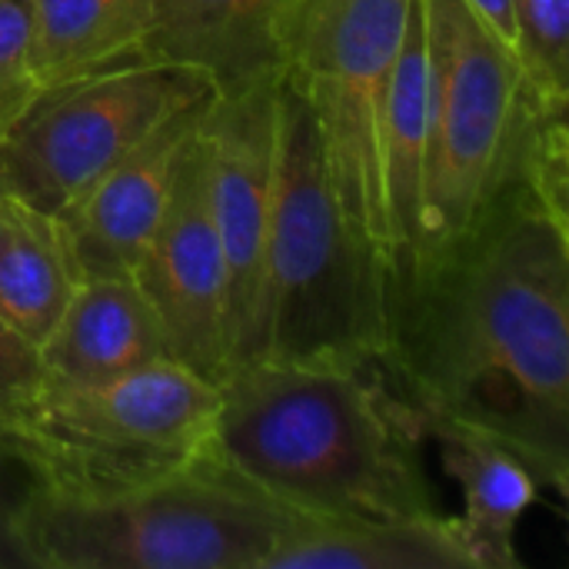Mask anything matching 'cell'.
Here are the masks:
<instances>
[{"label":"cell","mask_w":569,"mask_h":569,"mask_svg":"<svg viewBox=\"0 0 569 569\" xmlns=\"http://www.w3.org/2000/svg\"><path fill=\"white\" fill-rule=\"evenodd\" d=\"M387 377L423 420L507 443L569 487V220L517 183L397 297Z\"/></svg>","instance_id":"6da1fadb"},{"label":"cell","mask_w":569,"mask_h":569,"mask_svg":"<svg viewBox=\"0 0 569 569\" xmlns=\"http://www.w3.org/2000/svg\"><path fill=\"white\" fill-rule=\"evenodd\" d=\"M427 423L380 363L250 360L220 380L210 460L307 520L440 517Z\"/></svg>","instance_id":"7a4b0ae2"},{"label":"cell","mask_w":569,"mask_h":569,"mask_svg":"<svg viewBox=\"0 0 569 569\" xmlns=\"http://www.w3.org/2000/svg\"><path fill=\"white\" fill-rule=\"evenodd\" d=\"M390 323V273L357 240L327 173L310 107L283 80L277 190L253 360L383 367Z\"/></svg>","instance_id":"3957f363"},{"label":"cell","mask_w":569,"mask_h":569,"mask_svg":"<svg viewBox=\"0 0 569 569\" xmlns=\"http://www.w3.org/2000/svg\"><path fill=\"white\" fill-rule=\"evenodd\" d=\"M420 3L427 27V190L413 277L477 230L500 197L527 183L547 127L567 117V107L533 90L520 57L463 0Z\"/></svg>","instance_id":"277c9868"},{"label":"cell","mask_w":569,"mask_h":569,"mask_svg":"<svg viewBox=\"0 0 569 569\" xmlns=\"http://www.w3.org/2000/svg\"><path fill=\"white\" fill-rule=\"evenodd\" d=\"M13 523L33 569H263L293 513L207 457L103 497L27 487Z\"/></svg>","instance_id":"5b68a950"},{"label":"cell","mask_w":569,"mask_h":569,"mask_svg":"<svg viewBox=\"0 0 569 569\" xmlns=\"http://www.w3.org/2000/svg\"><path fill=\"white\" fill-rule=\"evenodd\" d=\"M217 407L220 383L180 360L93 383L47 377L17 423L10 463L53 497L130 490L207 460Z\"/></svg>","instance_id":"8992f818"},{"label":"cell","mask_w":569,"mask_h":569,"mask_svg":"<svg viewBox=\"0 0 569 569\" xmlns=\"http://www.w3.org/2000/svg\"><path fill=\"white\" fill-rule=\"evenodd\" d=\"M417 0H307L283 67L320 133L327 173L357 240L393 287L383 127Z\"/></svg>","instance_id":"52a82bcc"},{"label":"cell","mask_w":569,"mask_h":569,"mask_svg":"<svg viewBox=\"0 0 569 569\" xmlns=\"http://www.w3.org/2000/svg\"><path fill=\"white\" fill-rule=\"evenodd\" d=\"M213 100L200 70L147 53L47 83L0 140V180L60 217L157 127Z\"/></svg>","instance_id":"ba28073f"},{"label":"cell","mask_w":569,"mask_h":569,"mask_svg":"<svg viewBox=\"0 0 569 569\" xmlns=\"http://www.w3.org/2000/svg\"><path fill=\"white\" fill-rule=\"evenodd\" d=\"M280 83L260 80L237 93H217L203 113L210 163V207L227 260L230 290V367L257 357L263 263L277 190Z\"/></svg>","instance_id":"9c48e42d"},{"label":"cell","mask_w":569,"mask_h":569,"mask_svg":"<svg viewBox=\"0 0 569 569\" xmlns=\"http://www.w3.org/2000/svg\"><path fill=\"white\" fill-rule=\"evenodd\" d=\"M133 280L157 310L173 360L220 383L230 370V290L210 207V163L200 127L180 157L167 210Z\"/></svg>","instance_id":"30bf717a"},{"label":"cell","mask_w":569,"mask_h":569,"mask_svg":"<svg viewBox=\"0 0 569 569\" xmlns=\"http://www.w3.org/2000/svg\"><path fill=\"white\" fill-rule=\"evenodd\" d=\"M207 107L157 127L60 213L83 277H133L167 210L180 157Z\"/></svg>","instance_id":"8fae6325"},{"label":"cell","mask_w":569,"mask_h":569,"mask_svg":"<svg viewBox=\"0 0 569 569\" xmlns=\"http://www.w3.org/2000/svg\"><path fill=\"white\" fill-rule=\"evenodd\" d=\"M307 0H153L147 57L200 70L217 93L283 77Z\"/></svg>","instance_id":"7c38bea8"},{"label":"cell","mask_w":569,"mask_h":569,"mask_svg":"<svg viewBox=\"0 0 569 569\" xmlns=\"http://www.w3.org/2000/svg\"><path fill=\"white\" fill-rule=\"evenodd\" d=\"M37 350L47 377L73 383L173 360L167 330L133 277H83Z\"/></svg>","instance_id":"4fadbf2b"},{"label":"cell","mask_w":569,"mask_h":569,"mask_svg":"<svg viewBox=\"0 0 569 569\" xmlns=\"http://www.w3.org/2000/svg\"><path fill=\"white\" fill-rule=\"evenodd\" d=\"M437 440L443 470L463 493L457 517L473 569H520L517 527L540 497L537 473L490 433L457 420H423Z\"/></svg>","instance_id":"5bb4252c"},{"label":"cell","mask_w":569,"mask_h":569,"mask_svg":"<svg viewBox=\"0 0 569 569\" xmlns=\"http://www.w3.org/2000/svg\"><path fill=\"white\" fill-rule=\"evenodd\" d=\"M263 569H473L457 517L307 520L293 517Z\"/></svg>","instance_id":"9a60e30c"},{"label":"cell","mask_w":569,"mask_h":569,"mask_svg":"<svg viewBox=\"0 0 569 569\" xmlns=\"http://www.w3.org/2000/svg\"><path fill=\"white\" fill-rule=\"evenodd\" d=\"M383 187L390 223L393 293L413 277L423 240V190H427V27L417 0L400 47L393 90L383 127Z\"/></svg>","instance_id":"2e32d148"},{"label":"cell","mask_w":569,"mask_h":569,"mask_svg":"<svg viewBox=\"0 0 569 569\" xmlns=\"http://www.w3.org/2000/svg\"><path fill=\"white\" fill-rule=\"evenodd\" d=\"M83 273L57 213L0 193V320L40 347Z\"/></svg>","instance_id":"e0dca14e"},{"label":"cell","mask_w":569,"mask_h":569,"mask_svg":"<svg viewBox=\"0 0 569 569\" xmlns=\"http://www.w3.org/2000/svg\"><path fill=\"white\" fill-rule=\"evenodd\" d=\"M43 87L143 57L153 0H30Z\"/></svg>","instance_id":"ac0fdd59"},{"label":"cell","mask_w":569,"mask_h":569,"mask_svg":"<svg viewBox=\"0 0 569 569\" xmlns=\"http://www.w3.org/2000/svg\"><path fill=\"white\" fill-rule=\"evenodd\" d=\"M517 57L533 90L557 103H569V0H513Z\"/></svg>","instance_id":"d6986e66"},{"label":"cell","mask_w":569,"mask_h":569,"mask_svg":"<svg viewBox=\"0 0 569 569\" xmlns=\"http://www.w3.org/2000/svg\"><path fill=\"white\" fill-rule=\"evenodd\" d=\"M43 90L30 0H0V140Z\"/></svg>","instance_id":"ffe728a7"},{"label":"cell","mask_w":569,"mask_h":569,"mask_svg":"<svg viewBox=\"0 0 569 569\" xmlns=\"http://www.w3.org/2000/svg\"><path fill=\"white\" fill-rule=\"evenodd\" d=\"M43 380L47 370L40 363V350L0 320V467L10 463L17 423L23 420Z\"/></svg>","instance_id":"44dd1931"},{"label":"cell","mask_w":569,"mask_h":569,"mask_svg":"<svg viewBox=\"0 0 569 569\" xmlns=\"http://www.w3.org/2000/svg\"><path fill=\"white\" fill-rule=\"evenodd\" d=\"M513 53H517V20H513V0H463Z\"/></svg>","instance_id":"7402d4cb"},{"label":"cell","mask_w":569,"mask_h":569,"mask_svg":"<svg viewBox=\"0 0 569 569\" xmlns=\"http://www.w3.org/2000/svg\"><path fill=\"white\" fill-rule=\"evenodd\" d=\"M0 569H33L13 523V500H3V493H0Z\"/></svg>","instance_id":"603a6c76"},{"label":"cell","mask_w":569,"mask_h":569,"mask_svg":"<svg viewBox=\"0 0 569 569\" xmlns=\"http://www.w3.org/2000/svg\"><path fill=\"white\" fill-rule=\"evenodd\" d=\"M3 190H7V187H3V180H0V193H3Z\"/></svg>","instance_id":"cb8c5ba5"}]
</instances>
